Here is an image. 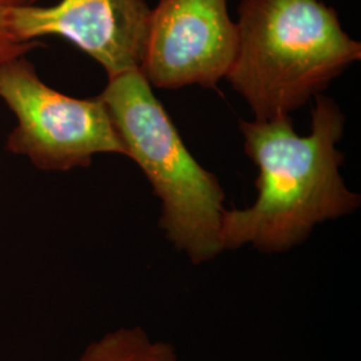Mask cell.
<instances>
[{"mask_svg":"<svg viewBox=\"0 0 361 361\" xmlns=\"http://www.w3.org/2000/svg\"><path fill=\"white\" fill-rule=\"evenodd\" d=\"M238 49L228 0H159L152 8L141 74L150 86L216 89Z\"/></svg>","mask_w":361,"mask_h":361,"instance_id":"cell-5","label":"cell"},{"mask_svg":"<svg viewBox=\"0 0 361 361\" xmlns=\"http://www.w3.org/2000/svg\"><path fill=\"white\" fill-rule=\"evenodd\" d=\"M308 135H298L290 116L240 121L247 157L257 165V197L245 209L225 210L224 250L250 246L279 255L304 244L316 226L355 213L361 197L340 174L337 150L345 116L329 97L317 94Z\"/></svg>","mask_w":361,"mask_h":361,"instance_id":"cell-1","label":"cell"},{"mask_svg":"<svg viewBox=\"0 0 361 361\" xmlns=\"http://www.w3.org/2000/svg\"><path fill=\"white\" fill-rule=\"evenodd\" d=\"M38 0H0V66L26 56L42 43L38 40L26 42L18 38L11 26V13L16 6L32 4Z\"/></svg>","mask_w":361,"mask_h":361,"instance_id":"cell-8","label":"cell"},{"mask_svg":"<svg viewBox=\"0 0 361 361\" xmlns=\"http://www.w3.org/2000/svg\"><path fill=\"white\" fill-rule=\"evenodd\" d=\"M0 99L18 121L7 150L35 168L66 171L89 168L94 155H126L99 97L79 99L54 90L25 56L0 66Z\"/></svg>","mask_w":361,"mask_h":361,"instance_id":"cell-4","label":"cell"},{"mask_svg":"<svg viewBox=\"0 0 361 361\" xmlns=\"http://www.w3.org/2000/svg\"><path fill=\"white\" fill-rule=\"evenodd\" d=\"M99 98L126 157L140 165L161 202L158 225L166 240L193 265L219 257L224 252V189L190 154L141 71L109 78Z\"/></svg>","mask_w":361,"mask_h":361,"instance_id":"cell-3","label":"cell"},{"mask_svg":"<svg viewBox=\"0 0 361 361\" xmlns=\"http://www.w3.org/2000/svg\"><path fill=\"white\" fill-rule=\"evenodd\" d=\"M77 361H180V356L173 344L153 338L142 326H121L92 341Z\"/></svg>","mask_w":361,"mask_h":361,"instance_id":"cell-7","label":"cell"},{"mask_svg":"<svg viewBox=\"0 0 361 361\" xmlns=\"http://www.w3.org/2000/svg\"><path fill=\"white\" fill-rule=\"evenodd\" d=\"M150 18L146 0H61L50 7L16 6L11 26L26 42L67 39L114 78L141 70Z\"/></svg>","mask_w":361,"mask_h":361,"instance_id":"cell-6","label":"cell"},{"mask_svg":"<svg viewBox=\"0 0 361 361\" xmlns=\"http://www.w3.org/2000/svg\"><path fill=\"white\" fill-rule=\"evenodd\" d=\"M226 79L257 121L290 116L361 58V44L322 0H241Z\"/></svg>","mask_w":361,"mask_h":361,"instance_id":"cell-2","label":"cell"}]
</instances>
